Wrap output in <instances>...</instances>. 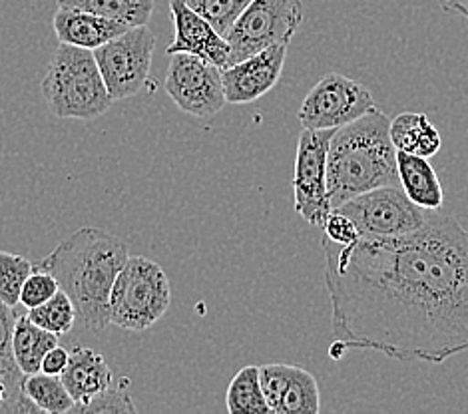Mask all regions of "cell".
<instances>
[{
  "label": "cell",
  "mask_w": 468,
  "mask_h": 414,
  "mask_svg": "<svg viewBox=\"0 0 468 414\" xmlns=\"http://www.w3.org/2000/svg\"><path fill=\"white\" fill-rule=\"evenodd\" d=\"M335 341L331 359L351 349L400 363L441 365L468 351V229L429 211L399 238L321 241Z\"/></svg>",
  "instance_id": "cell-1"
},
{
  "label": "cell",
  "mask_w": 468,
  "mask_h": 414,
  "mask_svg": "<svg viewBox=\"0 0 468 414\" xmlns=\"http://www.w3.org/2000/svg\"><path fill=\"white\" fill-rule=\"evenodd\" d=\"M128 243L98 228H82L60 241L38 263L57 279L88 331L102 333L110 324V293L128 261Z\"/></svg>",
  "instance_id": "cell-2"
},
{
  "label": "cell",
  "mask_w": 468,
  "mask_h": 414,
  "mask_svg": "<svg viewBox=\"0 0 468 414\" xmlns=\"http://www.w3.org/2000/svg\"><path fill=\"white\" fill-rule=\"evenodd\" d=\"M388 120L375 108L333 132L327 152V196L331 209L375 187L399 184L397 148Z\"/></svg>",
  "instance_id": "cell-3"
},
{
  "label": "cell",
  "mask_w": 468,
  "mask_h": 414,
  "mask_svg": "<svg viewBox=\"0 0 468 414\" xmlns=\"http://www.w3.org/2000/svg\"><path fill=\"white\" fill-rule=\"evenodd\" d=\"M42 94L57 118L96 120L114 104L94 50L60 44L42 80Z\"/></svg>",
  "instance_id": "cell-4"
},
{
  "label": "cell",
  "mask_w": 468,
  "mask_h": 414,
  "mask_svg": "<svg viewBox=\"0 0 468 414\" xmlns=\"http://www.w3.org/2000/svg\"><path fill=\"white\" fill-rule=\"evenodd\" d=\"M172 303V285L162 267L146 257H128L110 293V323L130 333L154 327Z\"/></svg>",
  "instance_id": "cell-5"
},
{
  "label": "cell",
  "mask_w": 468,
  "mask_h": 414,
  "mask_svg": "<svg viewBox=\"0 0 468 414\" xmlns=\"http://www.w3.org/2000/svg\"><path fill=\"white\" fill-rule=\"evenodd\" d=\"M301 22H303L301 0H251L226 37L231 48L229 64L250 58L271 44H289Z\"/></svg>",
  "instance_id": "cell-6"
},
{
  "label": "cell",
  "mask_w": 468,
  "mask_h": 414,
  "mask_svg": "<svg viewBox=\"0 0 468 414\" xmlns=\"http://www.w3.org/2000/svg\"><path fill=\"white\" fill-rule=\"evenodd\" d=\"M347 216L361 238H399L422 228L427 221V209L412 204L400 187H375L345 201L337 209Z\"/></svg>",
  "instance_id": "cell-7"
},
{
  "label": "cell",
  "mask_w": 468,
  "mask_h": 414,
  "mask_svg": "<svg viewBox=\"0 0 468 414\" xmlns=\"http://www.w3.org/2000/svg\"><path fill=\"white\" fill-rule=\"evenodd\" d=\"M155 47L154 32L132 27L94 50V58L114 102L136 96L146 86Z\"/></svg>",
  "instance_id": "cell-8"
},
{
  "label": "cell",
  "mask_w": 468,
  "mask_h": 414,
  "mask_svg": "<svg viewBox=\"0 0 468 414\" xmlns=\"http://www.w3.org/2000/svg\"><path fill=\"white\" fill-rule=\"evenodd\" d=\"M375 108L369 88L345 74L329 72L307 92L297 118L305 130H337Z\"/></svg>",
  "instance_id": "cell-9"
},
{
  "label": "cell",
  "mask_w": 468,
  "mask_h": 414,
  "mask_svg": "<svg viewBox=\"0 0 468 414\" xmlns=\"http://www.w3.org/2000/svg\"><path fill=\"white\" fill-rule=\"evenodd\" d=\"M164 88L174 104L194 118L207 120L228 104L221 69L187 52L172 54Z\"/></svg>",
  "instance_id": "cell-10"
},
{
  "label": "cell",
  "mask_w": 468,
  "mask_h": 414,
  "mask_svg": "<svg viewBox=\"0 0 468 414\" xmlns=\"http://www.w3.org/2000/svg\"><path fill=\"white\" fill-rule=\"evenodd\" d=\"M335 130H305L301 132L293 170V199L295 211L309 226L323 228L331 214L327 196V152Z\"/></svg>",
  "instance_id": "cell-11"
},
{
  "label": "cell",
  "mask_w": 468,
  "mask_h": 414,
  "mask_svg": "<svg viewBox=\"0 0 468 414\" xmlns=\"http://www.w3.org/2000/svg\"><path fill=\"white\" fill-rule=\"evenodd\" d=\"M289 44H271L241 62L221 69L228 104H251L271 92L280 82Z\"/></svg>",
  "instance_id": "cell-12"
},
{
  "label": "cell",
  "mask_w": 468,
  "mask_h": 414,
  "mask_svg": "<svg viewBox=\"0 0 468 414\" xmlns=\"http://www.w3.org/2000/svg\"><path fill=\"white\" fill-rule=\"evenodd\" d=\"M260 380L273 414H317L321 410L319 383L303 366L263 365Z\"/></svg>",
  "instance_id": "cell-13"
},
{
  "label": "cell",
  "mask_w": 468,
  "mask_h": 414,
  "mask_svg": "<svg viewBox=\"0 0 468 414\" xmlns=\"http://www.w3.org/2000/svg\"><path fill=\"white\" fill-rule=\"evenodd\" d=\"M170 13L174 22V40L165 52L170 56L177 52H187L199 56L218 69H226L229 64V42L226 37L197 15L194 8L186 5V0H170Z\"/></svg>",
  "instance_id": "cell-14"
},
{
  "label": "cell",
  "mask_w": 468,
  "mask_h": 414,
  "mask_svg": "<svg viewBox=\"0 0 468 414\" xmlns=\"http://www.w3.org/2000/svg\"><path fill=\"white\" fill-rule=\"evenodd\" d=\"M60 378L74 398L72 412H84L92 400L112 387L114 375L102 353L88 346H74Z\"/></svg>",
  "instance_id": "cell-15"
},
{
  "label": "cell",
  "mask_w": 468,
  "mask_h": 414,
  "mask_svg": "<svg viewBox=\"0 0 468 414\" xmlns=\"http://www.w3.org/2000/svg\"><path fill=\"white\" fill-rule=\"evenodd\" d=\"M52 27L60 44H70V47L86 50H96L128 30V27L120 22L64 6H58L52 18Z\"/></svg>",
  "instance_id": "cell-16"
},
{
  "label": "cell",
  "mask_w": 468,
  "mask_h": 414,
  "mask_svg": "<svg viewBox=\"0 0 468 414\" xmlns=\"http://www.w3.org/2000/svg\"><path fill=\"white\" fill-rule=\"evenodd\" d=\"M397 170L400 189L409 196L412 204L427 211H439L442 207L444 192L429 158L397 152Z\"/></svg>",
  "instance_id": "cell-17"
},
{
  "label": "cell",
  "mask_w": 468,
  "mask_h": 414,
  "mask_svg": "<svg viewBox=\"0 0 468 414\" xmlns=\"http://www.w3.org/2000/svg\"><path fill=\"white\" fill-rule=\"evenodd\" d=\"M18 315L15 313V307L6 305L3 299H0V378L8 388L10 395V412H40L38 407L32 402L25 390H22V380L25 375L18 368L13 353V334H15V324Z\"/></svg>",
  "instance_id": "cell-18"
},
{
  "label": "cell",
  "mask_w": 468,
  "mask_h": 414,
  "mask_svg": "<svg viewBox=\"0 0 468 414\" xmlns=\"http://www.w3.org/2000/svg\"><path fill=\"white\" fill-rule=\"evenodd\" d=\"M393 145L397 152H407L420 158H432L442 148L439 130L431 124V120L422 111H403L388 126Z\"/></svg>",
  "instance_id": "cell-19"
},
{
  "label": "cell",
  "mask_w": 468,
  "mask_h": 414,
  "mask_svg": "<svg viewBox=\"0 0 468 414\" xmlns=\"http://www.w3.org/2000/svg\"><path fill=\"white\" fill-rule=\"evenodd\" d=\"M58 345V334L38 327L28 315H18L13 334V353L15 361L22 375L40 373L44 355Z\"/></svg>",
  "instance_id": "cell-20"
},
{
  "label": "cell",
  "mask_w": 468,
  "mask_h": 414,
  "mask_svg": "<svg viewBox=\"0 0 468 414\" xmlns=\"http://www.w3.org/2000/svg\"><path fill=\"white\" fill-rule=\"evenodd\" d=\"M58 6L86 10L128 28L148 25L154 13V0H58Z\"/></svg>",
  "instance_id": "cell-21"
},
{
  "label": "cell",
  "mask_w": 468,
  "mask_h": 414,
  "mask_svg": "<svg viewBox=\"0 0 468 414\" xmlns=\"http://www.w3.org/2000/svg\"><path fill=\"white\" fill-rule=\"evenodd\" d=\"M226 407L229 414H267V407L261 380L260 366L248 365L231 378L226 393Z\"/></svg>",
  "instance_id": "cell-22"
},
{
  "label": "cell",
  "mask_w": 468,
  "mask_h": 414,
  "mask_svg": "<svg viewBox=\"0 0 468 414\" xmlns=\"http://www.w3.org/2000/svg\"><path fill=\"white\" fill-rule=\"evenodd\" d=\"M22 390L35 402L40 412L48 414H66L72 412L74 398L66 390L60 375L35 373L22 380Z\"/></svg>",
  "instance_id": "cell-23"
},
{
  "label": "cell",
  "mask_w": 468,
  "mask_h": 414,
  "mask_svg": "<svg viewBox=\"0 0 468 414\" xmlns=\"http://www.w3.org/2000/svg\"><path fill=\"white\" fill-rule=\"evenodd\" d=\"M27 315L32 323L38 324V327L58 334V337L60 334L70 333L78 321L72 299L62 289H58L47 303L28 309Z\"/></svg>",
  "instance_id": "cell-24"
},
{
  "label": "cell",
  "mask_w": 468,
  "mask_h": 414,
  "mask_svg": "<svg viewBox=\"0 0 468 414\" xmlns=\"http://www.w3.org/2000/svg\"><path fill=\"white\" fill-rule=\"evenodd\" d=\"M32 271V263L25 255L0 251V299L6 305H20V291Z\"/></svg>",
  "instance_id": "cell-25"
},
{
  "label": "cell",
  "mask_w": 468,
  "mask_h": 414,
  "mask_svg": "<svg viewBox=\"0 0 468 414\" xmlns=\"http://www.w3.org/2000/svg\"><path fill=\"white\" fill-rule=\"evenodd\" d=\"M250 3L251 0H186V5L202 15L221 37H228L233 22L239 18Z\"/></svg>",
  "instance_id": "cell-26"
},
{
  "label": "cell",
  "mask_w": 468,
  "mask_h": 414,
  "mask_svg": "<svg viewBox=\"0 0 468 414\" xmlns=\"http://www.w3.org/2000/svg\"><path fill=\"white\" fill-rule=\"evenodd\" d=\"M58 289L60 285L52 273L40 270V267H32V271L20 291V305L27 311L32 307H38L42 303H47Z\"/></svg>",
  "instance_id": "cell-27"
},
{
  "label": "cell",
  "mask_w": 468,
  "mask_h": 414,
  "mask_svg": "<svg viewBox=\"0 0 468 414\" xmlns=\"http://www.w3.org/2000/svg\"><path fill=\"white\" fill-rule=\"evenodd\" d=\"M323 231H325V238L329 241L339 245H349L361 238L355 223L347 216L339 214V211H331L325 223H323Z\"/></svg>",
  "instance_id": "cell-28"
},
{
  "label": "cell",
  "mask_w": 468,
  "mask_h": 414,
  "mask_svg": "<svg viewBox=\"0 0 468 414\" xmlns=\"http://www.w3.org/2000/svg\"><path fill=\"white\" fill-rule=\"evenodd\" d=\"M84 412H136V407L128 395H122L120 390L110 387L104 395L92 400Z\"/></svg>",
  "instance_id": "cell-29"
},
{
  "label": "cell",
  "mask_w": 468,
  "mask_h": 414,
  "mask_svg": "<svg viewBox=\"0 0 468 414\" xmlns=\"http://www.w3.org/2000/svg\"><path fill=\"white\" fill-rule=\"evenodd\" d=\"M70 359V351L64 349V346H54L47 355H44L42 365H40V373L47 375H62L66 365H69Z\"/></svg>",
  "instance_id": "cell-30"
},
{
  "label": "cell",
  "mask_w": 468,
  "mask_h": 414,
  "mask_svg": "<svg viewBox=\"0 0 468 414\" xmlns=\"http://www.w3.org/2000/svg\"><path fill=\"white\" fill-rule=\"evenodd\" d=\"M439 5L444 13L461 15L468 18V0H439Z\"/></svg>",
  "instance_id": "cell-31"
},
{
  "label": "cell",
  "mask_w": 468,
  "mask_h": 414,
  "mask_svg": "<svg viewBox=\"0 0 468 414\" xmlns=\"http://www.w3.org/2000/svg\"><path fill=\"white\" fill-rule=\"evenodd\" d=\"M0 412H10V395L3 378H0Z\"/></svg>",
  "instance_id": "cell-32"
}]
</instances>
